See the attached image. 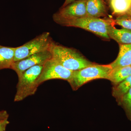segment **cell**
Wrapping results in <instances>:
<instances>
[{
    "instance_id": "cell-10",
    "label": "cell",
    "mask_w": 131,
    "mask_h": 131,
    "mask_svg": "<svg viewBox=\"0 0 131 131\" xmlns=\"http://www.w3.org/2000/svg\"><path fill=\"white\" fill-rule=\"evenodd\" d=\"M87 17L99 18L106 14L103 0H86Z\"/></svg>"
},
{
    "instance_id": "cell-23",
    "label": "cell",
    "mask_w": 131,
    "mask_h": 131,
    "mask_svg": "<svg viewBox=\"0 0 131 131\" xmlns=\"http://www.w3.org/2000/svg\"><path fill=\"white\" fill-rule=\"evenodd\" d=\"M0 131H5L3 130H0Z\"/></svg>"
},
{
    "instance_id": "cell-21",
    "label": "cell",
    "mask_w": 131,
    "mask_h": 131,
    "mask_svg": "<svg viewBox=\"0 0 131 131\" xmlns=\"http://www.w3.org/2000/svg\"><path fill=\"white\" fill-rule=\"evenodd\" d=\"M125 14L128 15V16H131V8L130 10H129V11Z\"/></svg>"
},
{
    "instance_id": "cell-17",
    "label": "cell",
    "mask_w": 131,
    "mask_h": 131,
    "mask_svg": "<svg viewBox=\"0 0 131 131\" xmlns=\"http://www.w3.org/2000/svg\"><path fill=\"white\" fill-rule=\"evenodd\" d=\"M114 21L115 24L121 26L123 28L131 30V19L125 15L119 16Z\"/></svg>"
},
{
    "instance_id": "cell-4",
    "label": "cell",
    "mask_w": 131,
    "mask_h": 131,
    "mask_svg": "<svg viewBox=\"0 0 131 131\" xmlns=\"http://www.w3.org/2000/svg\"><path fill=\"white\" fill-rule=\"evenodd\" d=\"M57 24L66 26L78 27L89 31L106 39H110L108 28L110 21L100 18L84 17L74 19L62 20Z\"/></svg>"
},
{
    "instance_id": "cell-9",
    "label": "cell",
    "mask_w": 131,
    "mask_h": 131,
    "mask_svg": "<svg viewBox=\"0 0 131 131\" xmlns=\"http://www.w3.org/2000/svg\"><path fill=\"white\" fill-rule=\"evenodd\" d=\"M112 69L131 65V44L119 45V50L116 59L110 64Z\"/></svg>"
},
{
    "instance_id": "cell-7",
    "label": "cell",
    "mask_w": 131,
    "mask_h": 131,
    "mask_svg": "<svg viewBox=\"0 0 131 131\" xmlns=\"http://www.w3.org/2000/svg\"><path fill=\"white\" fill-rule=\"evenodd\" d=\"M51 58L50 49L46 50L33 54L20 61L14 62L11 69L15 71L19 78L28 69L35 66L44 65Z\"/></svg>"
},
{
    "instance_id": "cell-12",
    "label": "cell",
    "mask_w": 131,
    "mask_h": 131,
    "mask_svg": "<svg viewBox=\"0 0 131 131\" xmlns=\"http://www.w3.org/2000/svg\"><path fill=\"white\" fill-rule=\"evenodd\" d=\"M16 48L0 45V70L11 69L14 62Z\"/></svg>"
},
{
    "instance_id": "cell-2",
    "label": "cell",
    "mask_w": 131,
    "mask_h": 131,
    "mask_svg": "<svg viewBox=\"0 0 131 131\" xmlns=\"http://www.w3.org/2000/svg\"><path fill=\"white\" fill-rule=\"evenodd\" d=\"M112 69L110 64H94L73 71L69 82L72 89L77 90L83 84L90 81L98 79H108Z\"/></svg>"
},
{
    "instance_id": "cell-18",
    "label": "cell",
    "mask_w": 131,
    "mask_h": 131,
    "mask_svg": "<svg viewBox=\"0 0 131 131\" xmlns=\"http://www.w3.org/2000/svg\"><path fill=\"white\" fill-rule=\"evenodd\" d=\"M8 115L7 112L5 110L0 111V121L8 119Z\"/></svg>"
},
{
    "instance_id": "cell-8",
    "label": "cell",
    "mask_w": 131,
    "mask_h": 131,
    "mask_svg": "<svg viewBox=\"0 0 131 131\" xmlns=\"http://www.w3.org/2000/svg\"><path fill=\"white\" fill-rule=\"evenodd\" d=\"M87 17L86 0L74 1L62 8L54 14L53 19L56 23L62 20H69Z\"/></svg>"
},
{
    "instance_id": "cell-6",
    "label": "cell",
    "mask_w": 131,
    "mask_h": 131,
    "mask_svg": "<svg viewBox=\"0 0 131 131\" xmlns=\"http://www.w3.org/2000/svg\"><path fill=\"white\" fill-rule=\"evenodd\" d=\"M73 71L64 67L51 58L43 66V69L38 80L39 86L44 82L54 79H60L69 81Z\"/></svg>"
},
{
    "instance_id": "cell-20",
    "label": "cell",
    "mask_w": 131,
    "mask_h": 131,
    "mask_svg": "<svg viewBox=\"0 0 131 131\" xmlns=\"http://www.w3.org/2000/svg\"><path fill=\"white\" fill-rule=\"evenodd\" d=\"M74 1H75V0H65L64 3L62 7L66 6L70 4L71 3L73 2Z\"/></svg>"
},
{
    "instance_id": "cell-16",
    "label": "cell",
    "mask_w": 131,
    "mask_h": 131,
    "mask_svg": "<svg viewBox=\"0 0 131 131\" xmlns=\"http://www.w3.org/2000/svg\"><path fill=\"white\" fill-rule=\"evenodd\" d=\"M121 105H122L128 119L131 121V88L123 96Z\"/></svg>"
},
{
    "instance_id": "cell-14",
    "label": "cell",
    "mask_w": 131,
    "mask_h": 131,
    "mask_svg": "<svg viewBox=\"0 0 131 131\" xmlns=\"http://www.w3.org/2000/svg\"><path fill=\"white\" fill-rule=\"evenodd\" d=\"M131 75V65L113 69L108 80L114 84H118Z\"/></svg>"
},
{
    "instance_id": "cell-3",
    "label": "cell",
    "mask_w": 131,
    "mask_h": 131,
    "mask_svg": "<svg viewBox=\"0 0 131 131\" xmlns=\"http://www.w3.org/2000/svg\"><path fill=\"white\" fill-rule=\"evenodd\" d=\"M43 66H35L28 69L18 78L14 102L21 101L35 93L39 86L38 80L42 71Z\"/></svg>"
},
{
    "instance_id": "cell-19",
    "label": "cell",
    "mask_w": 131,
    "mask_h": 131,
    "mask_svg": "<svg viewBox=\"0 0 131 131\" xmlns=\"http://www.w3.org/2000/svg\"><path fill=\"white\" fill-rule=\"evenodd\" d=\"M9 122L8 120L0 121V130H6V127L8 124H9Z\"/></svg>"
},
{
    "instance_id": "cell-13",
    "label": "cell",
    "mask_w": 131,
    "mask_h": 131,
    "mask_svg": "<svg viewBox=\"0 0 131 131\" xmlns=\"http://www.w3.org/2000/svg\"><path fill=\"white\" fill-rule=\"evenodd\" d=\"M131 88V75L125 80L118 84L114 85L113 88V96L116 98L119 105L121 104L123 96L129 91Z\"/></svg>"
},
{
    "instance_id": "cell-11",
    "label": "cell",
    "mask_w": 131,
    "mask_h": 131,
    "mask_svg": "<svg viewBox=\"0 0 131 131\" xmlns=\"http://www.w3.org/2000/svg\"><path fill=\"white\" fill-rule=\"evenodd\" d=\"M108 35L119 44H131V30L123 28L118 29L115 28L111 24L108 28Z\"/></svg>"
},
{
    "instance_id": "cell-22",
    "label": "cell",
    "mask_w": 131,
    "mask_h": 131,
    "mask_svg": "<svg viewBox=\"0 0 131 131\" xmlns=\"http://www.w3.org/2000/svg\"><path fill=\"white\" fill-rule=\"evenodd\" d=\"M124 15H126V16H127V17H129V18H130L131 19V16H128V15H126V14Z\"/></svg>"
},
{
    "instance_id": "cell-15",
    "label": "cell",
    "mask_w": 131,
    "mask_h": 131,
    "mask_svg": "<svg viewBox=\"0 0 131 131\" xmlns=\"http://www.w3.org/2000/svg\"><path fill=\"white\" fill-rule=\"evenodd\" d=\"M113 14L116 15L126 14L131 8V0H109Z\"/></svg>"
},
{
    "instance_id": "cell-1",
    "label": "cell",
    "mask_w": 131,
    "mask_h": 131,
    "mask_svg": "<svg viewBox=\"0 0 131 131\" xmlns=\"http://www.w3.org/2000/svg\"><path fill=\"white\" fill-rule=\"evenodd\" d=\"M52 58L69 70L76 71L94 65L74 50L53 42L50 48Z\"/></svg>"
},
{
    "instance_id": "cell-5",
    "label": "cell",
    "mask_w": 131,
    "mask_h": 131,
    "mask_svg": "<svg viewBox=\"0 0 131 131\" xmlns=\"http://www.w3.org/2000/svg\"><path fill=\"white\" fill-rule=\"evenodd\" d=\"M53 43L50 33L43 32L23 45L16 47L14 62L20 61L38 52L50 50Z\"/></svg>"
}]
</instances>
